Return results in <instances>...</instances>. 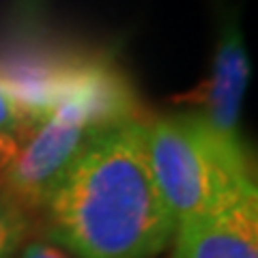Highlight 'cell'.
<instances>
[{"label":"cell","mask_w":258,"mask_h":258,"mask_svg":"<svg viewBox=\"0 0 258 258\" xmlns=\"http://www.w3.org/2000/svg\"><path fill=\"white\" fill-rule=\"evenodd\" d=\"M47 239L78 258H153L176 230L157 189L147 118L99 129L43 207Z\"/></svg>","instance_id":"6da1fadb"},{"label":"cell","mask_w":258,"mask_h":258,"mask_svg":"<svg viewBox=\"0 0 258 258\" xmlns=\"http://www.w3.org/2000/svg\"><path fill=\"white\" fill-rule=\"evenodd\" d=\"M147 149L176 226L217 213L258 189L241 138L222 136L196 112L147 120Z\"/></svg>","instance_id":"7a4b0ae2"},{"label":"cell","mask_w":258,"mask_h":258,"mask_svg":"<svg viewBox=\"0 0 258 258\" xmlns=\"http://www.w3.org/2000/svg\"><path fill=\"white\" fill-rule=\"evenodd\" d=\"M114 125L88 103L69 101L0 144V191L28 213H41L84 144Z\"/></svg>","instance_id":"3957f363"},{"label":"cell","mask_w":258,"mask_h":258,"mask_svg":"<svg viewBox=\"0 0 258 258\" xmlns=\"http://www.w3.org/2000/svg\"><path fill=\"white\" fill-rule=\"evenodd\" d=\"M249 82V60L243 37L235 20L224 26L213 58V69L205 82L179 97L181 103L191 106L215 132L228 138H239L241 103Z\"/></svg>","instance_id":"277c9868"},{"label":"cell","mask_w":258,"mask_h":258,"mask_svg":"<svg viewBox=\"0 0 258 258\" xmlns=\"http://www.w3.org/2000/svg\"><path fill=\"white\" fill-rule=\"evenodd\" d=\"M170 258H258V189L217 213L179 224Z\"/></svg>","instance_id":"5b68a950"},{"label":"cell","mask_w":258,"mask_h":258,"mask_svg":"<svg viewBox=\"0 0 258 258\" xmlns=\"http://www.w3.org/2000/svg\"><path fill=\"white\" fill-rule=\"evenodd\" d=\"M24 207L0 191V258H15L26 245L32 220Z\"/></svg>","instance_id":"8992f818"},{"label":"cell","mask_w":258,"mask_h":258,"mask_svg":"<svg viewBox=\"0 0 258 258\" xmlns=\"http://www.w3.org/2000/svg\"><path fill=\"white\" fill-rule=\"evenodd\" d=\"M30 123L28 114L13 99V95L0 84V140H13Z\"/></svg>","instance_id":"52a82bcc"},{"label":"cell","mask_w":258,"mask_h":258,"mask_svg":"<svg viewBox=\"0 0 258 258\" xmlns=\"http://www.w3.org/2000/svg\"><path fill=\"white\" fill-rule=\"evenodd\" d=\"M22 258H69L64 252H60L58 247H54L50 243H43V241H32L24 247Z\"/></svg>","instance_id":"ba28073f"}]
</instances>
